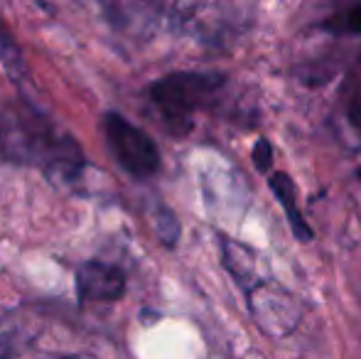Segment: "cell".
Returning a JSON list of instances; mask_svg holds the SVG:
<instances>
[{"label":"cell","mask_w":361,"mask_h":359,"mask_svg":"<svg viewBox=\"0 0 361 359\" xmlns=\"http://www.w3.org/2000/svg\"><path fill=\"white\" fill-rule=\"evenodd\" d=\"M37 337L35 320L20 312H10L0 320V359H15L20 357L32 340Z\"/></svg>","instance_id":"obj_6"},{"label":"cell","mask_w":361,"mask_h":359,"mask_svg":"<svg viewBox=\"0 0 361 359\" xmlns=\"http://www.w3.org/2000/svg\"><path fill=\"white\" fill-rule=\"evenodd\" d=\"M64 359H86V357H74V355H72V357H64Z\"/></svg>","instance_id":"obj_13"},{"label":"cell","mask_w":361,"mask_h":359,"mask_svg":"<svg viewBox=\"0 0 361 359\" xmlns=\"http://www.w3.org/2000/svg\"><path fill=\"white\" fill-rule=\"evenodd\" d=\"M0 59H3V67H5V72L10 74V79L23 84L25 77H27L23 54H20V47L13 39V35H10V30L5 28L3 18H0Z\"/></svg>","instance_id":"obj_9"},{"label":"cell","mask_w":361,"mask_h":359,"mask_svg":"<svg viewBox=\"0 0 361 359\" xmlns=\"http://www.w3.org/2000/svg\"><path fill=\"white\" fill-rule=\"evenodd\" d=\"M248 308L253 312V320L261 330H266L271 337H286L298 327L300 308L293 300V296L278 288L276 283H258L253 291L246 293Z\"/></svg>","instance_id":"obj_4"},{"label":"cell","mask_w":361,"mask_h":359,"mask_svg":"<svg viewBox=\"0 0 361 359\" xmlns=\"http://www.w3.org/2000/svg\"><path fill=\"white\" fill-rule=\"evenodd\" d=\"M155 229H157L160 239L165 241L167 246L175 244L177 234H180V224H177L175 214H172L170 209H165V207H160V212H157V217H155Z\"/></svg>","instance_id":"obj_10"},{"label":"cell","mask_w":361,"mask_h":359,"mask_svg":"<svg viewBox=\"0 0 361 359\" xmlns=\"http://www.w3.org/2000/svg\"><path fill=\"white\" fill-rule=\"evenodd\" d=\"M104 128L109 148L114 150L116 160L126 173L133 178H150L160 170V148L143 128L130 123L121 114L106 116Z\"/></svg>","instance_id":"obj_3"},{"label":"cell","mask_w":361,"mask_h":359,"mask_svg":"<svg viewBox=\"0 0 361 359\" xmlns=\"http://www.w3.org/2000/svg\"><path fill=\"white\" fill-rule=\"evenodd\" d=\"M219 244H221V261L226 266V271L236 278V283L246 293L253 291L261 281L256 278V266H253V256L248 254V249L231 241L228 236H221Z\"/></svg>","instance_id":"obj_8"},{"label":"cell","mask_w":361,"mask_h":359,"mask_svg":"<svg viewBox=\"0 0 361 359\" xmlns=\"http://www.w3.org/2000/svg\"><path fill=\"white\" fill-rule=\"evenodd\" d=\"M347 30L354 35H361V5H357V8H352L347 13Z\"/></svg>","instance_id":"obj_12"},{"label":"cell","mask_w":361,"mask_h":359,"mask_svg":"<svg viewBox=\"0 0 361 359\" xmlns=\"http://www.w3.org/2000/svg\"><path fill=\"white\" fill-rule=\"evenodd\" d=\"M76 293L81 303H111L126 293V273L106 261H86L76 271Z\"/></svg>","instance_id":"obj_5"},{"label":"cell","mask_w":361,"mask_h":359,"mask_svg":"<svg viewBox=\"0 0 361 359\" xmlns=\"http://www.w3.org/2000/svg\"><path fill=\"white\" fill-rule=\"evenodd\" d=\"M0 153L37 163L54 175H76L84 165L79 143L30 104L0 114Z\"/></svg>","instance_id":"obj_1"},{"label":"cell","mask_w":361,"mask_h":359,"mask_svg":"<svg viewBox=\"0 0 361 359\" xmlns=\"http://www.w3.org/2000/svg\"><path fill=\"white\" fill-rule=\"evenodd\" d=\"M226 77L204 72H175L157 79L150 87V101L162 116L167 130L187 135L195 126V116L209 109L219 99Z\"/></svg>","instance_id":"obj_2"},{"label":"cell","mask_w":361,"mask_h":359,"mask_svg":"<svg viewBox=\"0 0 361 359\" xmlns=\"http://www.w3.org/2000/svg\"><path fill=\"white\" fill-rule=\"evenodd\" d=\"M268 185H271V190L276 192L281 207L286 209V217H288L290 226H293L295 239H298V241H310V239H312V229L307 226V221H305L298 202H295V200H298V187H295V182L290 180V175L288 173H273L271 178H268Z\"/></svg>","instance_id":"obj_7"},{"label":"cell","mask_w":361,"mask_h":359,"mask_svg":"<svg viewBox=\"0 0 361 359\" xmlns=\"http://www.w3.org/2000/svg\"><path fill=\"white\" fill-rule=\"evenodd\" d=\"M273 163V148L268 138H258L253 145V165H256L258 173H268Z\"/></svg>","instance_id":"obj_11"}]
</instances>
